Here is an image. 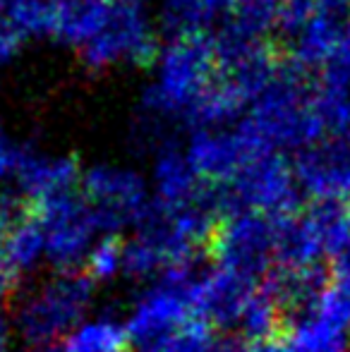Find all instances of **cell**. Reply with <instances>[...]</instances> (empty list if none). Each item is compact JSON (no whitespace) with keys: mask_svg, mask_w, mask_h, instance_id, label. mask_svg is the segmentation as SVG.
Wrapping results in <instances>:
<instances>
[{"mask_svg":"<svg viewBox=\"0 0 350 352\" xmlns=\"http://www.w3.org/2000/svg\"><path fill=\"white\" fill-rule=\"evenodd\" d=\"M243 118L271 151L309 148L327 135L317 108V82L298 65L278 67Z\"/></svg>","mask_w":350,"mask_h":352,"instance_id":"cell-1","label":"cell"},{"mask_svg":"<svg viewBox=\"0 0 350 352\" xmlns=\"http://www.w3.org/2000/svg\"><path fill=\"white\" fill-rule=\"evenodd\" d=\"M156 79L144 94V113L161 122H185L219 84L214 36L173 38L156 58Z\"/></svg>","mask_w":350,"mask_h":352,"instance_id":"cell-2","label":"cell"},{"mask_svg":"<svg viewBox=\"0 0 350 352\" xmlns=\"http://www.w3.org/2000/svg\"><path fill=\"white\" fill-rule=\"evenodd\" d=\"M96 283L87 271H56L12 307L14 333L29 345H56L87 319Z\"/></svg>","mask_w":350,"mask_h":352,"instance_id":"cell-3","label":"cell"},{"mask_svg":"<svg viewBox=\"0 0 350 352\" xmlns=\"http://www.w3.org/2000/svg\"><path fill=\"white\" fill-rule=\"evenodd\" d=\"M82 60L94 70L127 65H149L159 58V38L149 0H116L101 32L82 48Z\"/></svg>","mask_w":350,"mask_h":352,"instance_id":"cell-4","label":"cell"},{"mask_svg":"<svg viewBox=\"0 0 350 352\" xmlns=\"http://www.w3.org/2000/svg\"><path fill=\"white\" fill-rule=\"evenodd\" d=\"M80 190L91 206L103 237H120L135 230L151 209V185L132 168L98 163L82 173Z\"/></svg>","mask_w":350,"mask_h":352,"instance_id":"cell-5","label":"cell"},{"mask_svg":"<svg viewBox=\"0 0 350 352\" xmlns=\"http://www.w3.org/2000/svg\"><path fill=\"white\" fill-rule=\"evenodd\" d=\"M46 232L48 264L56 271H82L89 252L101 240V228L82 190L29 209Z\"/></svg>","mask_w":350,"mask_h":352,"instance_id":"cell-6","label":"cell"},{"mask_svg":"<svg viewBox=\"0 0 350 352\" xmlns=\"http://www.w3.org/2000/svg\"><path fill=\"white\" fill-rule=\"evenodd\" d=\"M276 254V218L254 211H238L219 223L209 245L211 266L257 280L269 274Z\"/></svg>","mask_w":350,"mask_h":352,"instance_id":"cell-7","label":"cell"},{"mask_svg":"<svg viewBox=\"0 0 350 352\" xmlns=\"http://www.w3.org/2000/svg\"><path fill=\"white\" fill-rule=\"evenodd\" d=\"M219 190L223 218L238 211L278 218L295 199V177L278 153H264Z\"/></svg>","mask_w":350,"mask_h":352,"instance_id":"cell-8","label":"cell"},{"mask_svg":"<svg viewBox=\"0 0 350 352\" xmlns=\"http://www.w3.org/2000/svg\"><path fill=\"white\" fill-rule=\"evenodd\" d=\"M187 161L195 168V173L204 182L211 185H228L243 168L257 161L264 153L271 151L259 140L257 132L240 120L238 125L221 127V130H199L192 132L187 144Z\"/></svg>","mask_w":350,"mask_h":352,"instance_id":"cell-9","label":"cell"},{"mask_svg":"<svg viewBox=\"0 0 350 352\" xmlns=\"http://www.w3.org/2000/svg\"><path fill=\"white\" fill-rule=\"evenodd\" d=\"M257 292V280L230 274L219 266L201 269L192 283L190 300L195 316L211 326V329L235 333L248 302Z\"/></svg>","mask_w":350,"mask_h":352,"instance_id":"cell-10","label":"cell"},{"mask_svg":"<svg viewBox=\"0 0 350 352\" xmlns=\"http://www.w3.org/2000/svg\"><path fill=\"white\" fill-rule=\"evenodd\" d=\"M82 173L85 170L72 156H53L22 148L12 180L17 185V197L27 204V209H34L80 190Z\"/></svg>","mask_w":350,"mask_h":352,"instance_id":"cell-11","label":"cell"},{"mask_svg":"<svg viewBox=\"0 0 350 352\" xmlns=\"http://www.w3.org/2000/svg\"><path fill=\"white\" fill-rule=\"evenodd\" d=\"M43 261H48L46 232H43L41 221L27 209V213L12 226L0 250V283L14 290Z\"/></svg>","mask_w":350,"mask_h":352,"instance_id":"cell-12","label":"cell"},{"mask_svg":"<svg viewBox=\"0 0 350 352\" xmlns=\"http://www.w3.org/2000/svg\"><path fill=\"white\" fill-rule=\"evenodd\" d=\"M211 182H204L187 161V153L173 144L154 153V170H151V195L161 206H182L195 201Z\"/></svg>","mask_w":350,"mask_h":352,"instance_id":"cell-13","label":"cell"},{"mask_svg":"<svg viewBox=\"0 0 350 352\" xmlns=\"http://www.w3.org/2000/svg\"><path fill=\"white\" fill-rule=\"evenodd\" d=\"M116 0H51V34L56 41L85 48L106 22Z\"/></svg>","mask_w":350,"mask_h":352,"instance_id":"cell-14","label":"cell"},{"mask_svg":"<svg viewBox=\"0 0 350 352\" xmlns=\"http://www.w3.org/2000/svg\"><path fill=\"white\" fill-rule=\"evenodd\" d=\"M235 0H164L161 27L173 38L209 36L211 24L233 12Z\"/></svg>","mask_w":350,"mask_h":352,"instance_id":"cell-15","label":"cell"},{"mask_svg":"<svg viewBox=\"0 0 350 352\" xmlns=\"http://www.w3.org/2000/svg\"><path fill=\"white\" fill-rule=\"evenodd\" d=\"M61 352H132L130 333L113 316L85 319L61 345Z\"/></svg>","mask_w":350,"mask_h":352,"instance_id":"cell-16","label":"cell"},{"mask_svg":"<svg viewBox=\"0 0 350 352\" xmlns=\"http://www.w3.org/2000/svg\"><path fill=\"white\" fill-rule=\"evenodd\" d=\"M87 276L94 283H111L122 276V240L120 237H101L89 252Z\"/></svg>","mask_w":350,"mask_h":352,"instance_id":"cell-17","label":"cell"},{"mask_svg":"<svg viewBox=\"0 0 350 352\" xmlns=\"http://www.w3.org/2000/svg\"><path fill=\"white\" fill-rule=\"evenodd\" d=\"M19 156H22V146L10 142V137L0 130V185L5 180H12L14 170H17Z\"/></svg>","mask_w":350,"mask_h":352,"instance_id":"cell-18","label":"cell"},{"mask_svg":"<svg viewBox=\"0 0 350 352\" xmlns=\"http://www.w3.org/2000/svg\"><path fill=\"white\" fill-rule=\"evenodd\" d=\"M317 8L324 10H336V12H348L350 8V0H314Z\"/></svg>","mask_w":350,"mask_h":352,"instance_id":"cell-19","label":"cell"}]
</instances>
